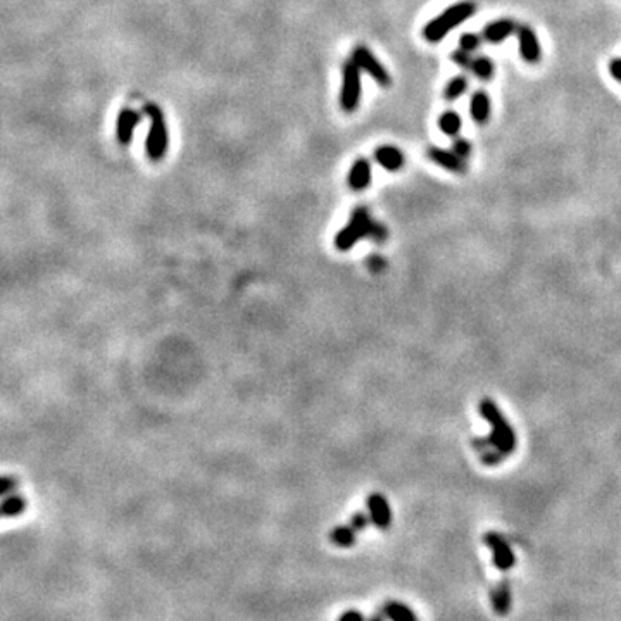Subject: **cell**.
Instances as JSON below:
<instances>
[{
    "label": "cell",
    "instance_id": "1",
    "mask_svg": "<svg viewBox=\"0 0 621 621\" xmlns=\"http://www.w3.org/2000/svg\"><path fill=\"white\" fill-rule=\"evenodd\" d=\"M480 414L490 423L492 432L487 438H475L473 441L475 449H478L480 454L490 451V449H495L504 456L511 454L516 449V435L515 430L508 425V421L502 416L501 409L497 408L490 399H483L480 402Z\"/></svg>",
    "mask_w": 621,
    "mask_h": 621
},
{
    "label": "cell",
    "instance_id": "2",
    "mask_svg": "<svg viewBox=\"0 0 621 621\" xmlns=\"http://www.w3.org/2000/svg\"><path fill=\"white\" fill-rule=\"evenodd\" d=\"M388 230L382 223L375 221L364 206L355 207L349 223L335 237V247L338 250H351L362 238H371L375 242H385Z\"/></svg>",
    "mask_w": 621,
    "mask_h": 621
},
{
    "label": "cell",
    "instance_id": "3",
    "mask_svg": "<svg viewBox=\"0 0 621 621\" xmlns=\"http://www.w3.org/2000/svg\"><path fill=\"white\" fill-rule=\"evenodd\" d=\"M475 12L476 4L471 2V0H465V2L451 5V8L445 9L444 12H441L437 18H433L432 21L426 23V26L423 28V36L432 43L441 42V40L445 38L456 26L462 25V23L468 21L469 18H473Z\"/></svg>",
    "mask_w": 621,
    "mask_h": 621
},
{
    "label": "cell",
    "instance_id": "4",
    "mask_svg": "<svg viewBox=\"0 0 621 621\" xmlns=\"http://www.w3.org/2000/svg\"><path fill=\"white\" fill-rule=\"evenodd\" d=\"M143 113L149 116L150 128L145 140V150L150 161H161L169 147V130L163 109L157 104H147Z\"/></svg>",
    "mask_w": 621,
    "mask_h": 621
},
{
    "label": "cell",
    "instance_id": "5",
    "mask_svg": "<svg viewBox=\"0 0 621 621\" xmlns=\"http://www.w3.org/2000/svg\"><path fill=\"white\" fill-rule=\"evenodd\" d=\"M361 68L354 60H347L342 68L340 106L345 113H354L361 102Z\"/></svg>",
    "mask_w": 621,
    "mask_h": 621
},
{
    "label": "cell",
    "instance_id": "6",
    "mask_svg": "<svg viewBox=\"0 0 621 621\" xmlns=\"http://www.w3.org/2000/svg\"><path fill=\"white\" fill-rule=\"evenodd\" d=\"M352 60L361 68V71L368 73L378 85L390 86L392 83L390 75H388V71L384 68V65L375 57V54H373L368 47L364 45L355 47L354 52H352Z\"/></svg>",
    "mask_w": 621,
    "mask_h": 621
},
{
    "label": "cell",
    "instance_id": "7",
    "mask_svg": "<svg viewBox=\"0 0 621 621\" xmlns=\"http://www.w3.org/2000/svg\"><path fill=\"white\" fill-rule=\"evenodd\" d=\"M483 542L487 543V547H490L492 550V561L493 566L497 570H501V572H508L515 566L516 563V557L515 552H513L511 546L506 542V539L499 533H487L483 537Z\"/></svg>",
    "mask_w": 621,
    "mask_h": 621
},
{
    "label": "cell",
    "instance_id": "8",
    "mask_svg": "<svg viewBox=\"0 0 621 621\" xmlns=\"http://www.w3.org/2000/svg\"><path fill=\"white\" fill-rule=\"evenodd\" d=\"M518 42H519V56L528 65H535L542 57V49L537 38L535 32L530 26H518Z\"/></svg>",
    "mask_w": 621,
    "mask_h": 621
},
{
    "label": "cell",
    "instance_id": "9",
    "mask_svg": "<svg viewBox=\"0 0 621 621\" xmlns=\"http://www.w3.org/2000/svg\"><path fill=\"white\" fill-rule=\"evenodd\" d=\"M369 518L380 530H387L392 523L390 504L382 493H371L368 497Z\"/></svg>",
    "mask_w": 621,
    "mask_h": 621
},
{
    "label": "cell",
    "instance_id": "10",
    "mask_svg": "<svg viewBox=\"0 0 621 621\" xmlns=\"http://www.w3.org/2000/svg\"><path fill=\"white\" fill-rule=\"evenodd\" d=\"M426 156H428L433 163L437 164V166L444 167V169H447V171H452V173L462 174L468 171V166H466L465 159L459 157L454 150H445V149H438V147H432V149L426 150Z\"/></svg>",
    "mask_w": 621,
    "mask_h": 621
},
{
    "label": "cell",
    "instance_id": "11",
    "mask_svg": "<svg viewBox=\"0 0 621 621\" xmlns=\"http://www.w3.org/2000/svg\"><path fill=\"white\" fill-rule=\"evenodd\" d=\"M516 23L513 19H497L483 28L482 38L489 43H501L516 32Z\"/></svg>",
    "mask_w": 621,
    "mask_h": 621
},
{
    "label": "cell",
    "instance_id": "12",
    "mask_svg": "<svg viewBox=\"0 0 621 621\" xmlns=\"http://www.w3.org/2000/svg\"><path fill=\"white\" fill-rule=\"evenodd\" d=\"M140 123V114L133 109H123L117 117V126H116V135L119 143L123 145H128L133 139V132H135L137 124Z\"/></svg>",
    "mask_w": 621,
    "mask_h": 621
},
{
    "label": "cell",
    "instance_id": "13",
    "mask_svg": "<svg viewBox=\"0 0 621 621\" xmlns=\"http://www.w3.org/2000/svg\"><path fill=\"white\" fill-rule=\"evenodd\" d=\"M369 183H371V164L368 159L361 157L352 164L349 173V187L355 192H361Z\"/></svg>",
    "mask_w": 621,
    "mask_h": 621
},
{
    "label": "cell",
    "instance_id": "14",
    "mask_svg": "<svg viewBox=\"0 0 621 621\" xmlns=\"http://www.w3.org/2000/svg\"><path fill=\"white\" fill-rule=\"evenodd\" d=\"M375 159L384 169L387 171H399L404 166L406 159L404 154L394 145H382L375 150Z\"/></svg>",
    "mask_w": 621,
    "mask_h": 621
},
{
    "label": "cell",
    "instance_id": "15",
    "mask_svg": "<svg viewBox=\"0 0 621 621\" xmlns=\"http://www.w3.org/2000/svg\"><path fill=\"white\" fill-rule=\"evenodd\" d=\"M490 109H492V104H490L489 93L487 92H475L471 97V102H469V110H471V117L478 124H485L490 117Z\"/></svg>",
    "mask_w": 621,
    "mask_h": 621
},
{
    "label": "cell",
    "instance_id": "16",
    "mask_svg": "<svg viewBox=\"0 0 621 621\" xmlns=\"http://www.w3.org/2000/svg\"><path fill=\"white\" fill-rule=\"evenodd\" d=\"M490 600H492V607L497 614H501V616L508 614L511 609V589L508 583H499L490 594Z\"/></svg>",
    "mask_w": 621,
    "mask_h": 621
},
{
    "label": "cell",
    "instance_id": "17",
    "mask_svg": "<svg viewBox=\"0 0 621 621\" xmlns=\"http://www.w3.org/2000/svg\"><path fill=\"white\" fill-rule=\"evenodd\" d=\"M384 614L390 621H418V616L406 604L397 602V600H390L385 604Z\"/></svg>",
    "mask_w": 621,
    "mask_h": 621
},
{
    "label": "cell",
    "instance_id": "18",
    "mask_svg": "<svg viewBox=\"0 0 621 621\" xmlns=\"http://www.w3.org/2000/svg\"><path fill=\"white\" fill-rule=\"evenodd\" d=\"M330 540L331 543H335L337 547H351L355 542V530L351 525H340L335 526L330 532Z\"/></svg>",
    "mask_w": 621,
    "mask_h": 621
},
{
    "label": "cell",
    "instance_id": "19",
    "mask_svg": "<svg viewBox=\"0 0 621 621\" xmlns=\"http://www.w3.org/2000/svg\"><path fill=\"white\" fill-rule=\"evenodd\" d=\"M461 116L458 113H454V110H447V113H444L438 117V128L449 137L458 135L459 130H461Z\"/></svg>",
    "mask_w": 621,
    "mask_h": 621
},
{
    "label": "cell",
    "instance_id": "20",
    "mask_svg": "<svg viewBox=\"0 0 621 621\" xmlns=\"http://www.w3.org/2000/svg\"><path fill=\"white\" fill-rule=\"evenodd\" d=\"M469 71H471L476 78L487 82V80H490L493 76V62L485 56L473 57L471 66H469Z\"/></svg>",
    "mask_w": 621,
    "mask_h": 621
},
{
    "label": "cell",
    "instance_id": "21",
    "mask_svg": "<svg viewBox=\"0 0 621 621\" xmlns=\"http://www.w3.org/2000/svg\"><path fill=\"white\" fill-rule=\"evenodd\" d=\"M26 508L25 499H21L19 495H9L5 497L4 501L0 502V515L2 516H19Z\"/></svg>",
    "mask_w": 621,
    "mask_h": 621
},
{
    "label": "cell",
    "instance_id": "22",
    "mask_svg": "<svg viewBox=\"0 0 621 621\" xmlns=\"http://www.w3.org/2000/svg\"><path fill=\"white\" fill-rule=\"evenodd\" d=\"M466 89H468V80H466L465 76H456V78H452L451 82L445 85L444 89L445 100H449V102L458 100L459 97L466 92Z\"/></svg>",
    "mask_w": 621,
    "mask_h": 621
},
{
    "label": "cell",
    "instance_id": "23",
    "mask_svg": "<svg viewBox=\"0 0 621 621\" xmlns=\"http://www.w3.org/2000/svg\"><path fill=\"white\" fill-rule=\"evenodd\" d=\"M480 43H482V36L475 35V33H465V35L459 38V45H461V49L466 50V52L476 50L480 47Z\"/></svg>",
    "mask_w": 621,
    "mask_h": 621
},
{
    "label": "cell",
    "instance_id": "24",
    "mask_svg": "<svg viewBox=\"0 0 621 621\" xmlns=\"http://www.w3.org/2000/svg\"><path fill=\"white\" fill-rule=\"evenodd\" d=\"M451 59L454 60L456 65L461 66V68L469 69V66H471L473 56H471V52H466V50L461 49V50H454V52L451 54Z\"/></svg>",
    "mask_w": 621,
    "mask_h": 621
},
{
    "label": "cell",
    "instance_id": "25",
    "mask_svg": "<svg viewBox=\"0 0 621 621\" xmlns=\"http://www.w3.org/2000/svg\"><path fill=\"white\" fill-rule=\"evenodd\" d=\"M452 150H454L459 157L466 159V157L471 156V143L465 139H456L454 143H452Z\"/></svg>",
    "mask_w": 621,
    "mask_h": 621
},
{
    "label": "cell",
    "instance_id": "26",
    "mask_svg": "<svg viewBox=\"0 0 621 621\" xmlns=\"http://www.w3.org/2000/svg\"><path fill=\"white\" fill-rule=\"evenodd\" d=\"M369 519H371V518H369L368 515H364L362 511H359V513H355L354 516H352V519H351V523H349V525H351L352 528L355 530V532H361V530H364L366 526H368Z\"/></svg>",
    "mask_w": 621,
    "mask_h": 621
},
{
    "label": "cell",
    "instance_id": "27",
    "mask_svg": "<svg viewBox=\"0 0 621 621\" xmlns=\"http://www.w3.org/2000/svg\"><path fill=\"white\" fill-rule=\"evenodd\" d=\"M16 485H18L16 480L9 478V476H0V497L5 495V493H9L11 490H14Z\"/></svg>",
    "mask_w": 621,
    "mask_h": 621
},
{
    "label": "cell",
    "instance_id": "28",
    "mask_svg": "<svg viewBox=\"0 0 621 621\" xmlns=\"http://www.w3.org/2000/svg\"><path fill=\"white\" fill-rule=\"evenodd\" d=\"M609 73L614 80L621 83V59H613L609 65Z\"/></svg>",
    "mask_w": 621,
    "mask_h": 621
},
{
    "label": "cell",
    "instance_id": "29",
    "mask_svg": "<svg viewBox=\"0 0 621 621\" xmlns=\"http://www.w3.org/2000/svg\"><path fill=\"white\" fill-rule=\"evenodd\" d=\"M338 621H364V616H362L359 611L352 609V611H345Z\"/></svg>",
    "mask_w": 621,
    "mask_h": 621
},
{
    "label": "cell",
    "instance_id": "30",
    "mask_svg": "<svg viewBox=\"0 0 621 621\" xmlns=\"http://www.w3.org/2000/svg\"><path fill=\"white\" fill-rule=\"evenodd\" d=\"M369 266H371V270H375V271H378V270H382V268H385V261L382 259V257H373V259H369Z\"/></svg>",
    "mask_w": 621,
    "mask_h": 621
},
{
    "label": "cell",
    "instance_id": "31",
    "mask_svg": "<svg viewBox=\"0 0 621 621\" xmlns=\"http://www.w3.org/2000/svg\"><path fill=\"white\" fill-rule=\"evenodd\" d=\"M369 621H384V618H380V616H375V618H371V620Z\"/></svg>",
    "mask_w": 621,
    "mask_h": 621
}]
</instances>
